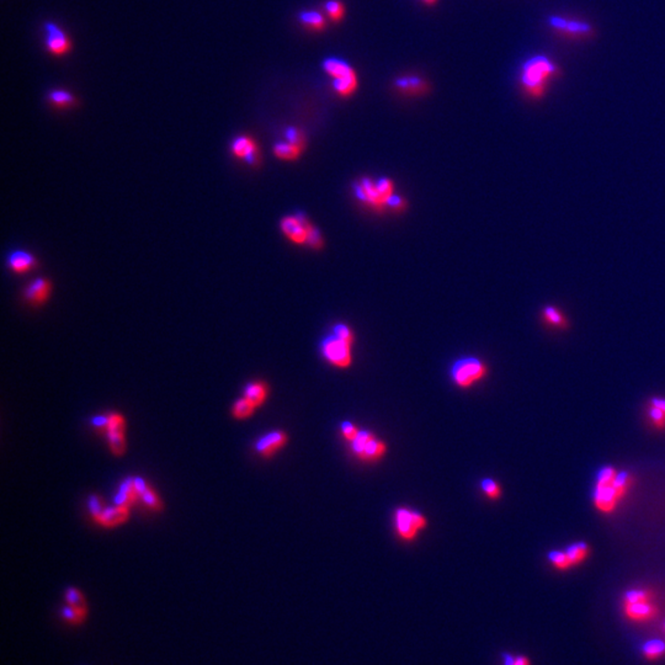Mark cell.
Here are the masks:
<instances>
[{
	"label": "cell",
	"mask_w": 665,
	"mask_h": 665,
	"mask_svg": "<svg viewBox=\"0 0 665 665\" xmlns=\"http://www.w3.org/2000/svg\"><path fill=\"white\" fill-rule=\"evenodd\" d=\"M350 449L358 460L372 463L386 455L387 443L377 438L375 432L360 430L358 436L350 443Z\"/></svg>",
	"instance_id": "cell-8"
},
{
	"label": "cell",
	"mask_w": 665,
	"mask_h": 665,
	"mask_svg": "<svg viewBox=\"0 0 665 665\" xmlns=\"http://www.w3.org/2000/svg\"><path fill=\"white\" fill-rule=\"evenodd\" d=\"M331 334H334L338 338H340L341 340L347 341L351 345L355 343V334L351 328L345 323H336L331 329Z\"/></svg>",
	"instance_id": "cell-35"
},
{
	"label": "cell",
	"mask_w": 665,
	"mask_h": 665,
	"mask_svg": "<svg viewBox=\"0 0 665 665\" xmlns=\"http://www.w3.org/2000/svg\"><path fill=\"white\" fill-rule=\"evenodd\" d=\"M47 99L52 106L57 108H70L78 105L77 97H74L70 91L63 90V89L50 91Z\"/></svg>",
	"instance_id": "cell-25"
},
{
	"label": "cell",
	"mask_w": 665,
	"mask_h": 665,
	"mask_svg": "<svg viewBox=\"0 0 665 665\" xmlns=\"http://www.w3.org/2000/svg\"><path fill=\"white\" fill-rule=\"evenodd\" d=\"M130 517V508L126 506L114 505L106 506L100 517L99 523L104 528H116L121 523H125Z\"/></svg>",
	"instance_id": "cell-19"
},
{
	"label": "cell",
	"mask_w": 665,
	"mask_h": 665,
	"mask_svg": "<svg viewBox=\"0 0 665 665\" xmlns=\"http://www.w3.org/2000/svg\"><path fill=\"white\" fill-rule=\"evenodd\" d=\"M664 630H665V624H664Z\"/></svg>",
	"instance_id": "cell-46"
},
{
	"label": "cell",
	"mask_w": 665,
	"mask_h": 665,
	"mask_svg": "<svg viewBox=\"0 0 665 665\" xmlns=\"http://www.w3.org/2000/svg\"><path fill=\"white\" fill-rule=\"evenodd\" d=\"M624 614L633 622H647L658 615V608L652 600V592L646 589H631L624 595Z\"/></svg>",
	"instance_id": "cell-5"
},
{
	"label": "cell",
	"mask_w": 665,
	"mask_h": 665,
	"mask_svg": "<svg viewBox=\"0 0 665 665\" xmlns=\"http://www.w3.org/2000/svg\"><path fill=\"white\" fill-rule=\"evenodd\" d=\"M300 21L309 29L317 30V31H320L325 28V17L318 12H312V10L302 12L300 14Z\"/></svg>",
	"instance_id": "cell-31"
},
{
	"label": "cell",
	"mask_w": 665,
	"mask_h": 665,
	"mask_svg": "<svg viewBox=\"0 0 665 665\" xmlns=\"http://www.w3.org/2000/svg\"><path fill=\"white\" fill-rule=\"evenodd\" d=\"M514 665H531V663H530L529 658L525 657V655H515Z\"/></svg>",
	"instance_id": "cell-44"
},
{
	"label": "cell",
	"mask_w": 665,
	"mask_h": 665,
	"mask_svg": "<svg viewBox=\"0 0 665 665\" xmlns=\"http://www.w3.org/2000/svg\"><path fill=\"white\" fill-rule=\"evenodd\" d=\"M46 50L52 56L62 57L72 50V41L68 35L57 23L48 21L44 25Z\"/></svg>",
	"instance_id": "cell-11"
},
{
	"label": "cell",
	"mask_w": 665,
	"mask_h": 665,
	"mask_svg": "<svg viewBox=\"0 0 665 665\" xmlns=\"http://www.w3.org/2000/svg\"><path fill=\"white\" fill-rule=\"evenodd\" d=\"M501 658H503V665H514L515 662V655L510 653H503Z\"/></svg>",
	"instance_id": "cell-43"
},
{
	"label": "cell",
	"mask_w": 665,
	"mask_h": 665,
	"mask_svg": "<svg viewBox=\"0 0 665 665\" xmlns=\"http://www.w3.org/2000/svg\"><path fill=\"white\" fill-rule=\"evenodd\" d=\"M64 599H66L67 605H70V606H86V597L81 594V591L78 590L77 588H73V586H69L68 589L66 590Z\"/></svg>",
	"instance_id": "cell-34"
},
{
	"label": "cell",
	"mask_w": 665,
	"mask_h": 665,
	"mask_svg": "<svg viewBox=\"0 0 665 665\" xmlns=\"http://www.w3.org/2000/svg\"><path fill=\"white\" fill-rule=\"evenodd\" d=\"M62 619L70 625H79L86 621L88 616V606H70L66 605L62 608Z\"/></svg>",
	"instance_id": "cell-28"
},
{
	"label": "cell",
	"mask_w": 665,
	"mask_h": 665,
	"mask_svg": "<svg viewBox=\"0 0 665 665\" xmlns=\"http://www.w3.org/2000/svg\"><path fill=\"white\" fill-rule=\"evenodd\" d=\"M307 244L313 248V249H320L323 248L325 245V239L322 237V234L319 232L317 228L314 227L312 224V227L309 229V234H308V242Z\"/></svg>",
	"instance_id": "cell-40"
},
{
	"label": "cell",
	"mask_w": 665,
	"mask_h": 665,
	"mask_svg": "<svg viewBox=\"0 0 665 665\" xmlns=\"http://www.w3.org/2000/svg\"><path fill=\"white\" fill-rule=\"evenodd\" d=\"M479 487L483 494L490 501H497L501 497V485L493 478H484L481 481Z\"/></svg>",
	"instance_id": "cell-32"
},
{
	"label": "cell",
	"mask_w": 665,
	"mask_h": 665,
	"mask_svg": "<svg viewBox=\"0 0 665 665\" xmlns=\"http://www.w3.org/2000/svg\"><path fill=\"white\" fill-rule=\"evenodd\" d=\"M39 265L37 259L29 251H12L8 256V267L15 273H26Z\"/></svg>",
	"instance_id": "cell-16"
},
{
	"label": "cell",
	"mask_w": 665,
	"mask_h": 665,
	"mask_svg": "<svg viewBox=\"0 0 665 665\" xmlns=\"http://www.w3.org/2000/svg\"><path fill=\"white\" fill-rule=\"evenodd\" d=\"M642 654L646 659H659L665 655V641L659 638L648 639L647 642L643 643Z\"/></svg>",
	"instance_id": "cell-27"
},
{
	"label": "cell",
	"mask_w": 665,
	"mask_h": 665,
	"mask_svg": "<svg viewBox=\"0 0 665 665\" xmlns=\"http://www.w3.org/2000/svg\"><path fill=\"white\" fill-rule=\"evenodd\" d=\"M556 66L545 56H534L523 63L521 84L531 97H541L546 84L556 73Z\"/></svg>",
	"instance_id": "cell-2"
},
{
	"label": "cell",
	"mask_w": 665,
	"mask_h": 665,
	"mask_svg": "<svg viewBox=\"0 0 665 665\" xmlns=\"http://www.w3.org/2000/svg\"><path fill=\"white\" fill-rule=\"evenodd\" d=\"M632 482L630 473L617 472L614 467H603L597 472V484L592 493L594 505L604 514L614 512L619 501L631 488Z\"/></svg>",
	"instance_id": "cell-1"
},
{
	"label": "cell",
	"mask_w": 665,
	"mask_h": 665,
	"mask_svg": "<svg viewBox=\"0 0 665 665\" xmlns=\"http://www.w3.org/2000/svg\"><path fill=\"white\" fill-rule=\"evenodd\" d=\"M649 419L652 421L654 427L658 429L665 427V399L654 397L650 401V407L648 410Z\"/></svg>",
	"instance_id": "cell-26"
},
{
	"label": "cell",
	"mask_w": 665,
	"mask_h": 665,
	"mask_svg": "<svg viewBox=\"0 0 665 665\" xmlns=\"http://www.w3.org/2000/svg\"><path fill=\"white\" fill-rule=\"evenodd\" d=\"M244 396L247 399H249L251 403L256 405V408H259L260 405L265 403V401L267 398V383L260 381L249 382L247 386L244 387Z\"/></svg>",
	"instance_id": "cell-24"
},
{
	"label": "cell",
	"mask_w": 665,
	"mask_h": 665,
	"mask_svg": "<svg viewBox=\"0 0 665 665\" xmlns=\"http://www.w3.org/2000/svg\"><path fill=\"white\" fill-rule=\"evenodd\" d=\"M566 553L572 567L586 561L589 555V546L586 542H575L566 548Z\"/></svg>",
	"instance_id": "cell-29"
},
{
	"label": "cell",
	"mask_w": 665,
	"mask_h": 665,
	"mask_svg": "<svg viewBox=\"0 0 665 665\" xmlns=\"http://www.w3.org/2000/svg\"><path fill=\"white\" fill-rule=\"evenodd\" d=\"M108 443L113 454L122 456L126 451L125 418L119 413L110 414L108 432Z\"/></svg>",
	"instance_id": "cell-13"
},
{
	"label": "cell",
	"mask_w": 665,
	"mask_h": 665,
	"mask_svg": "<svg viewBox=\"0 0 665 665\" xmlns=\"http://www.w3.org/2000/svg\"><path fill=\"white\" fill-rule=\"evenodd\" d=\"M421 1H423V3H425L427 6H434V4H435L438 0H421Z\"/></svg>",
	"instance_id": "cell-45"
},
{
	"label": "cell",
	"mask_w": 665,
	"mask_h": 665,
	"mask_svg": "<svg viewBox=\"0 0 665 665\" xmlns=\"http://www.w3.org/2000/svg\"><path fill=\"white\" fill-rule=\"evenodd\" d=\"M394 86L399 91L410 97H419L427 90V81L416 75L399 77L394 81Z\"/></svg>",
	"instance_id": "cell-17"
},
{
	"label": "cell",
	"mask_w": 665,
	"mask_h": 665,
	"mask_svg": "<svg viewBox=\"0 0 665 665\" xmlns=\"http://www.w3.org/2000/svg\"><path fill=\"white\" fill-rule=\"evenodd\" d=\"M394 184L388 177H382L377 182L371 180L369 177H364L355 184L354 191L364 205L369 206L376 211H382L388 204V200L392 197Z\"/></svg>",
	"instance_id": "cell-3"
},
{
	"label": "cell",
	"mask_w": 665,
	"mask_h": 665,
	"mask_svg": "<svg viewBox=\"0 0 665 665\" xmlns=\"http://www.w3.org/2000/svg\"><path fill=\"white\" fill-rule=\"evenodd\" d=\"M88 506H89V510H90L91 517L93 519L99 523L100 520V517L103 514L104 509L105 506L103 505V501H102V498L97 494H91L89 497V501H88Z\"/></svg>",
	"instance_id": "cell-37"
},
{
	"label": "cell",
	"mask_w": 665,
	"mask_h": 665,
	"mask_svg": "<svg viewBox=\"0 0 665 665\" xmlns=\"http://www.w3.org/2000/svg\"><path fill=\"white\" fill-rule=\"evenodd\" d=\"M427 519L421 512L399 506L394 512V529L399 537L407 542L416 540L418 534L427 529Z\"/></svg>",
	"instance_id": "cell-7"
},
{
	"label": "cell",
	"mask_w": 665,
	"mask_h": 665,
	"mask_svg": "<svg viewBox=\"0 0 665 665\" xmlns=\"http://www.w3.org/2000/svg\"><path fill=\"white\" fill-rule=\"evenodd\" d=\"M340 432L343 438L351 443L358 436L360 429L356 425H354L351 421H343L340 424Z\"/></svg>",
	"instance_id": "cell-39"
},
{
	"label": "cell",
	"mask_w": 665,
	"mask_h": 665,
	"mask_svg": "<svg viewBox=\"0 0 665 665\" xmlns=\"http://www.w3.org/2000/svg\"><path fill=\"white\" fill-rule=\"evenodd\" d=\"M305 147L306 146L287 142V141L286 142H278L273 148V155L279 160L292 162V160H298L301 157V154L305 151Z\"/></svg>",
	"instance_id": "cell-23"
},
{
	"label": "cell",
	"mask_w": 665,
	"mask_h": 665,
	"mask_svg": "<svg viewBox=\"0 0 665 665\" xmlns=\"http://www.w3.org/2000/svg\"><path fill=\"white\" fill-rule=\"evenodd\" d=\"M231 152L235 158L244 160L251 166H258L260 155L256 141L249 136H238L231 144Z\"/></svg>",
	"instance_id": "cell-14"
},
{
	"label": "cell",
	"mask_w": 665,
	"mask_h": 665,
	"mask_svg": "<svg viewBox=\"0 0 665 665\" xmlns=\"http://www.w3.org/2000/svg\"><path fill=\"white\" fill-rule=\"evenodd\" d=\"M387 206H388L389 209H392L393 211H396V212H402V211L405 210L407 202H405V200H404L403 197H401L398 195H392V197L388 200Z\"/></svg>",
	"instance_id": "cell-42"
},
{
	"label": "cell",
	"mask_w": 665,
	"mask_h": 665,
	"mask_svg": "<svg viewBox=\"0 0 665 665\" xmlns=\"http://www.w3.org/2000/svg\"><path fill=\"white\" fill-rule=\"evenodd\" d=\"M548 23L553 29L561 30V31L575 35V36H583V35L591 32L590 25L588 23H583V21L567 20L564 17H551L548 19Z\"/></svg>",
	"instance_id": "cell-18"
},
{
	"label": "cell",
	"mask_w": 665,
	"mask_h": 665,
	"mask_svg": "<svg viewBox=\"0 0 665 665\" xmlns=\"http://www.w3.org/2000/svg\"><path fill=\"white\" fill-rule=\"evenodd\" d=\"M320 353L327 363L336 369H349L353 364V345L329 334L320 343Z\"/></svg>",
	"instance_id": "cell-9"
},
{
	"label": "cell",
	"mask_w": 665,
	"mask_h": 665,
	"mask_svg": "<svg viewBox=\"0 0 665 665\" xmlns=\"http://www.w3.org/2000/svg\"><path fill=\"white\" fill-rule=\"evenodd\" d=\"M287 441H289L287 432L279 429L271 430L256 440L254 443V450L258 455L262 456L264 459H270L276 452H279L280 450L284 449L287 445Z\"/></svg>",
	"instance_id": "cell-12"
},
{
	"label": "cell",
	"mask_w": 665,
	"mask_h": 665,
	"mask_svg": "<svg viewBox=\"0 0 665 665\" xmlns=\"http://www.w3.org/2000/svg\"><path fill=\"white\" fill-rule=\"evenodd\" d=\"M312 223L301 212L295 216H286L280 222V229L285 237L297 245L307 244L308 234Z\"/></svg>",
	"instance_id": "cell-10"
},
{
	"label": "cell",
	"mask_w": 665,
	"mask_h": 665,
	"mask_svg": "<svg viewBox=\"0 0 665 665\" xmlns=\"http://www.w3.org/2000/svg\"><path fill=\"white\" fill-rule=\"evenodd\" d=\"M541 316H542V322L553 329H567L569 327L568 318L556 306H551V305L545 306L542 308Z\"/></svg>",
	"instance_id": "cell-22"
},
{
	"label": "cell",
	"mask_w": 665,
	"mask_h": 665,
	"mask_svg": "<svg viewBox=\"0 0 665 665\" xmlns=\"http://www.w3.org/2000/svg\"><path fill=\"white\" fill-rule=\"evenodd\" d=\"M139 499V495L135 485V478H126L119 484V490L114 497V504L130 508Z\"/></svg>",
	"instance_id": "cell-20"
},
{
	"label": "cell",
	"mask_w": 665,
	"mask_h": 665,
	"mask_svg": "<svg viewBox=\"0 0 665 665\" xmlns=\"http://www.w3.org/2000/svg\"><path fill=\"white\" fill-rule=\"evenodd\" d=\"M51 281L46 278H37L30 282L23 290V300L31 306H42L51 296Z\"/></svg>",
	"instance_id": "cell-15"
},
{
	"label": "cell",
	"mask_w": 665,
	"mask_h": 665,
	"mask_svg": "<svg viewBox=\"0 0 665 665\" xmlns=\"http://www.w3.org/2000/svg\"><path fill=\"white\" fill-rule=\"evenodd\" d=\"M325 10L328 12L330 19L334 20V21H340L341 19L344 17V14H345L344 4H343L341 1H339V0H329V1H327Z\"/></svg>",
	"instance_id": "cell-36"
},
{
	"label": "cell",
	"mask_w": 665,
	"mask_h": 665,
	"mask_svg": "<svg viewBox=\"0 0 665 665\" xmlns=\"http://www.w3.org/2000/svg\"><path fill=\"white\" fill-rule=\"evenodd\" d=\"M285 136H286L287 142L306 146V137H305V133H303L300 128H297V127H289V128L285 131Z\"/></svg>",
	"instance_id": "cell-38"
},
{
	"label": "cell",
	"mask_w": 665,
	"mask_h": 665,
	"mask_svg": "<svg viewBox=\"0 0 665 665\" xmlns=\"http://www.w3.org/2000/svg\"><path fill=\"white\" fill-rule=\"evenodd\" d=\"M547 557L548 561L559 570H567L572 567L566 551H551Z\"/></svg>",
	"instance_id": "cell-33"
},
{
	"label": "cell",
	"mask_w": 665,
	"mask_h": 665,
	"mask_svg": "<svg viewBox=\"0 0 665 665\" xmlns=\"http://www.w3.org/2000/svg\"><path fill=\"white\" fill-rule=\"evenodd\" d=\"M323 69L331 78V86L339 97H351L358 90V74L349 63L340 58H327Z\"/></svg>",
	"instance_id": "cell-4"
},
{
	"label": "cell",
	"mask_w": 665,
	"mask_h": 665,
	"mask_svg": "<svg viewBox=\"0 0 665 665\" xmlns=\"http://www.w3.org/2000/svg\"><path fill=\"white\" fill-rule=\"evenodd\" d=\"M488 367L481 358L474 356L459 358L450 369L451 381L462 389H468L485 378Z\"/></svg>",
	"instance_id": "cell-6"
},
{
	"label": "cell",
	"mask_w": 665,
	"mask_h": 665,
	"mask_svg": "<svg viewBox=\"0 0 665 665\" xmlns=\"http://www.w3.org/2000/svg\"><path fill=\"white\" fill-rule=\"evenodd\" d=\"M135 485L139 495V499L144 503V505L154 512L162 510L163 503L160 501V495L149 487V484L142 477H135Z\"/></svg>",
	"instance_id": "cell-21"
},
{
	"label": "cell",
	"mask_w": 665,
	"mask_h": 665,
	"mask_svg": "<svg viewBox=\"0 0 665 665\" xmlns=\"http://www.w3.org/2000/svg\"><path fill=\"white\" fill-rule=\"evenodd\" d=\"M110 414L97 415L91 419V427H95L97 432H108Z\"/></svg>",
	"instance_id": "cell-41"
},
{
	"label": "cell",
	"mask_w": 665,
	"mask_h": 665,
	"mask_svg": "<svg viewBox=\"0 0 665 665\" xmlns=\"http://www.w3.org/2000/svg\"><path fill=\"white\" fill-rule=\"evenodd\" d=\"M256 409V405L251 403L249 399L242 397V398H239L238 401L234 402L233 407H232V415H233V418L238 419V421H244V419L251 418V415L254 414Z\"/></svg>",
	"instance_id": "cell-30"
}]
</instances>
